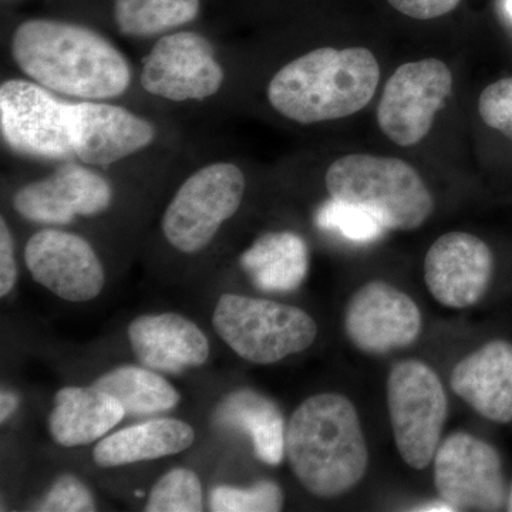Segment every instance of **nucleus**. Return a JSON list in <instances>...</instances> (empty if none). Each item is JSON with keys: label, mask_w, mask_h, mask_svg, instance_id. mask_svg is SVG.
Listing matches in <instances>:
<instances>
[{"label": "nucleus", "mask_w": 512, "mask_h": 512, "mask_svg": "<svg viewBox=\"0 0 512 512\" xmlns=\"http://www.w3.org/2000/svg\"><path fill=\"white\" fill-rule=\"evenodd\" d=\"M16 64L50 92L84 100L121 96L131 70L119 49L96 30L56 19H29L12 37Z\"/></svg>", "instance_id": "obj_1"}, {"label": "nucleus", "mask_w": 512, "mask_h": 512, "mask_svg": "<svg viewBox=\"0 0 512 512\" xmlns=\"http://www.w3.org/2000/svg\"><path fill=\"white\" fill-rule=\"evenodd\" d=\"M285 451L299 483L320 498L348 493L369 467L355 404L338 393L315 394L293 412Z\"/></svg>", "instance_id": "obj_2"}, {"label": "nucleus", "mask_w": 512, "mask_h": 512, "mask_svg": "<svg viewBox=\"0 0 512 512\" xmlns=\"http://www.w3.org/2000/svg\"><path fill=\"white\" fill-rule=\"evenodd\" d=\"M380 66L365 47H320L285 64L268 86L271 106L299 124L345 119L365 109Z\"/></svg>", "instance_id": "obj_3"}, {"label": "nucleus", "mask_w": 512, "mask_h": 512, "mask_svg": "<svg viewBox=\"0 0 512 512\" xmlns=\"http://www.w3.org/2000/svg\"><path fill=\"white\" fill-rule=\"evenodd\" d=\"M325 181L330 197L365 208L387 229L414 231L433 214L429 188L400 158L350 154L330 165Z\"/></svg>", "instance_id": "obj_4"}, {"label": "nucleus", "mask_w": 512, "mask_h": 512, "mask_svg": "<svg viewBox=\"0 0 512 512\" xmlns=\"http://www.w3.org/2000/svg\"><path fill=\"white\" fill-rule=\"evenodd\" d=\"M215 332L241 359L272 365L309 348L318 326L302 309L224 293L212 315Z\"/></svg>", "instance_id": "obj_5"}, {"label": "nucleus", "mask_w": 512, "mask_h": 512, "mask_svg": "<svg viewBox=\"0 0 512 512\" xmlns=\"http://www.w3.org/2000/svg\"><path fill=\"white\" fill-rule=\"evenodd\" d=\"M387 404L400 456L407 466L424 470L436 456L448 414L439 375L420 360L399 363L387 379Z\"/></svg>", "instance_id": "obj_6"}, {"label": "nucleus", "mask_w": 512, "mask_h": 512, "mask_svg": "<svg viewBox=\"0 0 512 512\" xmlns=\"http://www.w3.org/2000/svg\"><path fill=\"white\" fill-rule=\"evenodd\" d=\"M245 194L241 168L215 163L191 175L164 212V237L183 254L211 244L222 225L237 214Z\"/></svg>", "instance_id": "obj_7"}, {"label": "nucleus", "mask_w": 512, "mask_h": 512, "mask_svg": "<svg viewBox=\"0 0 512 512\" xmlns=\"http://www.w3.org/2000/svg\"><path fill=\"white\" fill-rule=\"evenodd\" d=\"M69 107L36 82L6 80L0 86L3 140L20 156L67 160L74 156Z\"/></svg>", "instance_id": "obj_8"}, {"label": "nucleus", "mask_w": 512, "mask_h": 512, "mask_svg": "<svg viewBox=\"0 0 512 512\" xmlns=\"http://www.w3.org/2000/svg\"><path fill=\"white\" fill-rule=\"evenodd\" d=\"M453 90V74L440 59L404 63L387 80L377 107L384 136L400 147L419 144Z\"/></svg>", "instance_id": "obj_9"}, {"label": "nucleus", "mask_w": 512, "mask_h": 512, "mask_svg": "<svg viewBox=\"0 0 512 512\" xmlns=\"http://www.w3.org/2000/svg\"><path fill=\"white\" fill-rule=\"evenodd\" d=\"M434 483L441 500L456 511H498L505 504L500 456L490 444L454 433L437 448Z\"/></svg>", "instance_id": "obj_10"}, {"label": "nucleus", "mask_w": 512, "mask_h": 512, "mask_svg": "<svg viewBox=\"0 0 512 512\" xmlns=\"http://www.w3.org/2000/svg\"><path fill=\"white\" fill-rule=\"evenodd\" d=\"M224 83V69L214 46L190 30L168 33L157 40L144 59L141 86L153 96L171 101L204 100Z\"/></svg>", "instance_id": "obj_11"}, {"label": "nucleus", "mask_w": 512, "mask_h": 512, "mask_svg": "<svg viewBox=\"0 0 512 512\" xmlns=\"http://www.w3.org/2000/svg\"><path fill=\"white\" fill-rule=\"evenodd\" d=\"M419 306L406 293L383 281H372L353 293L345 313L350 342L369 355L407 348L421 332Z\"/></svg>", "instance_id": "obj_12"}, {"label": "nucleus", "mask_w": 512, "mask_h": 512, "mask_svg": "<svg viewBox=\"0 0 512 512\" xmlns=\"http://www.w3.org/2000/svg\"><path fill=\"white\" fill-rule=\"evenodd\" d=\"M25 262L37 284L64 301H92L106 282L92 245L59 229H43L33 235L25 247Z\"/></svg>", "instance_id": "obj_13"}, {"label": "nucleus", "mask_w": 512, "mask_h": 512, "mask_svg": "<svg viewBox=\"0 0 512 512\" xmlns=\"http://www.w3.org/2000/svg\"><path fill=\"white\" fill-rule=\"evenodd\" d=\"M494 256L483 239L468 232H448L424 259V281L431 295L447 308L476 305L487 292Z\"/></svg>", "instance_id": "obj_14"}, {"label": "nucleus", "mask_w": 512, "mask_h": 512, "mask_svg": "<svg viewBox=\"0 0 512 512\" xmlns=\"http://www.w3.org/2000/svg\"><path fill=\"white\" fill-rule=\"evenodd\" d=\"M111 200L113 190L101 175L83 165L66 163L50 177L20 188L13 205L26 220L64 225L77 215L101 214Z\"/></svg>", "instance_id": "obj_15"}, {"label": "nucleus", "mask_w": 512, "mask_h": 512, "mask_svg": "<svg viewBox=\"0 0 512 512\" xmlns=\"http://www.w3.org/2000/svg\"><path fill=\"white\" fill-rule=\"evenodd\" d=\"M74 156L106 167L153 143L156 128L123 107L94 101L70 103Z\"/></svg>", "instance_id": "obj_16"}, {"label": "nucleus", "mask_w": 512, "mask_h": 512, "mask_svg": "<svg viewBox=\"0 0 512 512\" xmlns=\"http://www.w3.org/2000/svg\"><path fill=\"white\" fill-rule=\"evenodd\" d=\"M128 340L141 365L163 373H180L204 365L210 342L192 320L178 313L143 315L128 325Z\"/></svg>", "instance_id": "obj_17"}, {"label": "nucleus", "mask_w": 512, "mask_h": 512, "mask_svg": "<svg viewBox=\"0 0 512 512\" xmlns=\"http://www.w3.org/2000/svg\"><path fill=\"white\" fill-rule=\"evenodd\" d=\"M451 389L484 419L512 421V345L504 340L487 343L457 363Z\"/></svg>", "instance_id": "obj_18"}, {"label": "nucleus", "mask_w": 512, "mask_h": 512, "mask_svg": "<svg viewBox=\"0 0 512 512\" xmlns=\"http://www.w3.org/2000/svg\"><path fill=\"white\" fill-rule=\"evenodd\" d=\"M126 417L123 406L97 387H63L55 396L49 433L63 447L87 446Z\"/></svg>", "instance_id": "obj_19"}, {"label": "nucleus", "mask_w": 512, "mask_h": 512, "mask_svg": "<svg viewBox=\"0 0 512 512\" xmlns=\"http://www.w3.org/2000/svg\"><path fill=\"white\" fill-rule=\"evenodd\" d=\"M194 440V429L184 421L150 420L100 440L94 448L93 458L97 466L103 468L127 466L183 453Z\"/></svg>", "instance_id": "obj_20"}, {"label": "nucleus", "mask_w": 512, "mask_h": 512, "mask_svg": "<svg viewBox=\"0 0 512 512\" xmlns=\"http://www.w3.org/2000/svg\"><path fill=\"white\" fill-rule=\"evenodd\" d=\"M242 266L258 288L289 292L301 286L309 266L305 241L293 232H269L242 255Z\"/></svg>", "instance_id": "obj_21"}, {"label": "nucleus", "mask_w": 512, "mask_h": 512, "mask_svg": "<svg viewBox=\"0 0 512 512\" xmlns=\"http://www.w3.org/2000/svg\"><path fill=\"white\" fill-rule=\"evenodd\" d=\"M221 420L247 430L255 454L266 464L276 466L285 456L284 417L271 400L249 390L232 394L221 407Z\"/></svg>", "instance_id": "obj_22"}, {"label": "nucleus", "mask_w": 512, "mask_h": 512, "mask_svg": "<svg viewBox=\"0 0 512 512\" xmlns=\"http://www.w3.org/2000/svg\"><path fill=\"white\" fill-rule=\"evenodd\" d=\"M93 386L113 396L131 417L165 413L180 403V393L173 384L148 367H117L100 376Z\"/></svg>", "instance_id": "obj_23"}, {"label": "nucleus", "mask_w": 512, "mask_h": 512, "mask_svg": "<svg viewBox=\"0 0 512 512\" xmlns=\"http://www.w3.org/2000/svg\"><path fill=\"white\" fill-rule=\"evenodd\" d=\"M201 0H114L117 28L130 37L163 35L194 22Z\"/></svg>", "instance_id": "obj_24"}, {"label": "nucleus", "mask_w": 512, "mask_h": 512, "mask_svg": "<svg viewBox=\"0 0 512 512\" xmlns=\"http://www.w3.org/2000/svg\"><path fill=\"white\" fill-rule=\"evenodd\" d=\"M316 225L355 244H372L389 231L372 212L335 198L326 201L316 212Z\"/></svg>", "instance_id": "obj_25"}, {"label": "nucleus", "mask_w": 512, "mask_h": 512, "mask_svg": "<svg viewBox=\"0 0 512 512\" xmlns=\"http://www.w3.org/2000/svg\"><path fill=\"white\" fill-rule=\"evenodd\" d=\"M204 510L200 478L190 468H174L154 484L147 512H200Z\"/></svg>", "instance_id": "obj_26"}, {"label": "nucleus", "mask_w": 512, "mask_h": 512, "mask_svg": "<svg viewBox=\"0 0 512 512\" xmlns=\"http://www.w3.org/2000/svg\"><path fill=\"white\" fill-rule=\"evenodd\" d=\"M215 512H276L282 510L284 493L278 484L261 481L249 488L215 487L210 495Z\"/></svg>", "instance_id": "obj_27"}, {"label": "nucleus", "mask_w": 512, "mask_h": 512, "mask_svg": "<svg viewBox=\"0 0 512 512\" xmlns=\"http://www.w3.org/2000/svg\"><path fill=\"white\" fill-rule=\"evenodd\" d=\"M478 111L487 126L501 131L512 141V77L485 87L478 100Z\"/></svg>", "instance_id": "obj_28"}, {"label": "nucleus", "mask_w": 512, "mask_h": 512, "mask_svg": "<svg viewBox=\"0 0 512 512\" xmlns=\"http://www.w3.org/2000/svg\"><path fill=\"white\" fill-rule=\"evenodd\" d=\"M40 511L47 512H90L96 511V501L92 493L74 476L64 474L50 488L43 503L39 505Z\"/></svg>", "instance_id": "obj_29"}, {"label": "nucleus", "mask_w": 512, "mask_h": 512, "mask_svg": "<svg viewBox=\"0 0 512 512\" xmlns=\"http://www.w3.org/2000/svg\"><path fill=\"white\" fill-rule=\"evenodd\" d=\"M18 281L15 244L5 218H0V296L5 298Z\"/></svg>", "instance_id": "obj_30"}, {"label": "nucleus", "mask_w": 512, "mask_h": 512, "mask_svg": "<svg viewBox=\"0 0 512 512\" xmlns=\"http://www.w3.org/2000/svg\"><path fill=\"white\" fill-rule=\"evenodd\" d=\"M397 12L417 20L441 18L453 12L461 0H387Z\"/></svg>", "instance_id": "obj_31"}, {"label": "nucleus", "mask_w": 512, "mask_h": 512, "mask_svg": "<svg viewBox=\"0 0 512 512\" xmlns=\"http://www.w3.org/2000/svg\"><path fill=\"white\" fill-rule=\"evenodd\" d=\"M18 404L19 399L15 393L2 390V394H0V421L2 423H5V421H8L13 416V413L18 409Z\"/></svg>", "instance_id": "obj_32"}, {"label": "nucleus", "mask_w": 512, "mask_h": 512, "mask_svg": "<svg viewBox=\"0 0 512 512\" xmlns=\"http://www.w3.org/2000/svg\"><path fill=\"white\" fill-rule=\"evenodd\" d=\"M414 511L450 512L456 510H454L453 505L446 503V501L440 498L439 501H431V503L419 505V507L414 508Z\"/></svg>", "instance_id": "obj_33"}, {"label": "nucleus", "mask_w": 512, "mask_h": 512, "mask_svg": "<svg viewBox=\"0 0 512 512\" xmlns=\"http://www.w3.org/2000/svg\"><path fill=\"white\" fill-rule=\"evenodd\" d=\"M505 9H507L508 16L512 19V0H505Z\"/></svg>", "instance_id": "obj_34"}, {"label": "nucleus", "mask_w": 512, "mask_h": 512, "mask_svg": "<svg viewBox=\"0 0 512 512\" xmlns=\"http://www.w3.org/2000/svg\"><path fill=\"white\" fill-rule=\"evenodd\" d=\"M508 511L512 512V487L510 491V497H508Z\"/></svg>", "instance_id": "obj_35"}]
</instances>
